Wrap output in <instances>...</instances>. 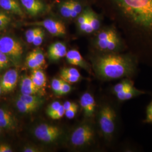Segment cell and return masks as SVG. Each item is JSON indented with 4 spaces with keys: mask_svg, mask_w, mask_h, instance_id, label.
I'll return each instance as SVG.
<instances>
[{
    "mask_svg": "<svg viewBox=\"0 0 152 152\" xmlns=\"http://www.w3.org/2000/svg\"><path fill=\"white\" fill-rule=\"evenodd\" d=\"M44 37H45V32L42 28L36 36L35 38L33 41L32 44L36 46H40L44 41Z\"/></svg>",
    "mask_w": 152,
    "mask_h": 152,
    "instance_id": "obj_34",
    "label": "cell"
},
{
    "mask_svg": "<svg viewBox=\"0 0 152 152\" xmlns=\"http://www.w3.org/2000/svg\"><path fill=\"white\" fill-rule=\"evenodd\" d=\"M11 60L7 55L0 51V69H3L8 67L10 64Z\"/></svg>",
    "mask_w": 152,
    "mask_h": 152,
    "instance_id": "obj_33",
    "label": "cell"
},
{
    "mask_svg": "<svg viewBox=\"0 0 152 152\" xmlns=\"http://www.w3.org/2000/svg\"><path fill=\"white\" fill-rule=\"evenodd\" d=\"M78 110V105L77 104L75 106L72 107L71 108L69 109L66 110H65V116L68 119H73L75 117L76 114L77 113Z\"/></svg>",
    "mask_w": 152,
    "mask_h": 152,
    "instance_id": "obj_36",
    "label": "cell"
},
{
    "mask_svg": "<svg viewBox=\"0 0 152 152\" xmlns=\"http://www.w3.org/2000/svg\"><path fill=\"white\" fill-rule=\"evenodd\" d=\"M1 92H2V91H1V86H0V95H1Z\"/></svg>",
    "mask_w": 152,
    "mask_h": 152,
    "instance_id": "obj_42",
    "label": "cell"
},
{
    "mask_svg": "<svg viewBox=\"0 0 152 152\" xmlns=\"http://www.w3.org/2000/svg\"><path fill=\"white\" fill-rule=\"evenodd\" d=\"M119 150L122 152H137L140 151V148L133 142L124 141L120 143Z\"/></svg>",
    "mask_w": 152,
    "mask_h": 152,
    "instance_id": "obj_21",
    "label": "cell"
},
{
    "mask_svg": "<svg viewBox=\"0 0 152 152\" xmlns=\"http://www.w3.org/2000/svg\"><path fill=\"white\" fill-rule=\"evenodd\" d=\"M26 103L35 105L40 107L44 103V99L42 98L36 96V95H26L22 94L19 95L18 98Z\"/></svg>",
    "mask_w": 152,
    "mask_h": 152,
    "instance_id": "obj_20",
    "label": "cell"
},
{
    "mask_svg": "<svg viewBox=\"0 0 152 152\" xmlns=\"http://www.w3.org/2000/svg\"><path fill=\"white\" fill-rule=\"evenodd\" d=\"M142 122L145 124H152V99L146 107L145 117Z\"/></svg>",
    "mask_w": 152,
    "mask_h": 152,
    "instance_id": "obj_30",
    "label": "cell"
},
{
    "mask_svg": "<svg viewBox=\"0 0 152 152\" xmlns=\"http://www.w3.org/2000/svg\"><path fill=\"white\" fill-rule=\"evenodd\" d=\"M67 50L66 45L61 42L51 44L48 49V55L51 60L56 61L65 56Z\"/></svg>",
    "mask_w": 152,
    "mask_h": 152,
    "instance_id": "obj_15",
    "label": "cell"
},
{
    "mask_svg": "<svg viewBox=\"0 0 152 152\" xmlns=\"http://www.w3.org/2000/svg\"><path fill=\"white\" fill-rule=\"evenodd\" d=\"M71 90H72V87L69 85V83L63 81L59 96H62L69 93L71 91Z\"/></svg>",
    "mask_w": 152,
    "mask_h": 152,
    "instance_id": "obj_38",
    "label": "cell"
},
{
    "mask_svg": "<svg viewBox=\"0 0 152 152\" xmlns=\"http://www.w3.org/2000/svg\"><path fill=\"white\" fill-rule=\"evenodd\" d=\"M65 110L62 105L60 107V108L58 109L56 111L50 114L49 117L53 120H59L62 118L64 116V115H65Z\"/></svg>",
    "mask_w": 152,
    "mask_h": 152,
    "instance_id": "obj_35",
    "label": "cell"
},
{
    "mask_svg": "<svg viewBox=\"0 0 152 152\" xmlns=\"http://www.w3.org/2000/svg\"><path fill=\"white\" fill-rule=\"evenodd\" d=\"M23 7L28 13L33 16L42 13L46 9V6L41 0H20Z\"/></svg>",
    "mask_w": 152,
    "mask_h": 152,
    "instance_id": "obj_13",
    "label": "cell"
},
{
    "mask_svg": "<svg viewBox=\"0 0 152 152\" xmlns=\"http://www.w3.org/2000/svg\"></svg>",
    "mask_w": 152,
    "mask_h": 152,
    "instance_id": "obj_44",
    "label": "cell"
},
{
    "mask_svg": "<svg viewBox=\"0 0 152 152\" xmlns=\"http://www.w3.org/2000/svg\"><path fill=\"white\" fill-rule=\"evenodd\" d=\"M10 16L5 12L0 10V31L7 27L11 22Z\"/></svg>",
    "mask_w": 152,
    "mask_h": 152,
    "instance_id": "obj_25",
    "label": "cell"
},
{
    "mask_svg": "<svg viewBox=\"0 0 152 152\" xmlns=\"http://www.w3.org/2000/svg\"><path fill=\"white\" fill-rule=\"evenodd\" d=\"M42 29V28L40 27H36L33 28L32 29H28L26 32V37L29 44H32L33 41L35 38L36 36L40 30Z\"/></svg>",
    "mask_w": 152,
    "mask_h": 152,
    "instance_id": "obj_26",
    "label": "cell"
},
{
    "mask_svg": "<svg viewBox=\"0 0 152 152\" xmlns=\"http://www.w3.org/2000/svg\"><path fill=\"white\" fill-rule=\"evenodd\" d=\"M26 25L44 28L50 34L54 36H63L66 34L64 24L62 22L54 19H48L41 21L27 23Z\"/></svg>",
    "mask_w": 152,
    "mask_h": 152,
    "instance_id": "obj_9",
    "label": "cell"
},
{
    "mask_svg": "<svg viewBox=\"0 0 152 152\" xmlns=\"http://www.w3.org/2000/svg\"><path fill=\"white\" fill-rule=\"evenodd\" d=\"M23 152H40L39 149L33 146H26L23 149Z\"/></svg>",
    "mask_w": 152,
    "mask_h": 152,
    "instance_id": "obj_39",
    "label": "cell"
},
{
    "mask_svg": "<svg viewBox=\"0 0 152 152\" xmlns=\"http://www.w3.org/2000/svg\"><path fill=\"white\" fill-rule=\"evenodd\" d=\"M76 104H77L76 103L71 102H69V101H66V102H64V103L62 104V105H63V108L64 109L65 111V110H68L69 109L71 108L72 107H73V106H75Z\"/></svg>",
    "mask_w": 152,
    "mask_h": 152,
    "instance_id": "obj_41",
    "label": "cell"
},
{
    "mask_svg": "<svg viewBox=\"0 0 152 152\" xmlns=\"http://www.w3.org/2000/svg\"><path fill=\"white\" fill-rule=\"evenodd\" d=\"M70 3L71 7V18H77L85 8L83 7L82 3L79 1L71 0Z\"/></svg>",
    "mask_w": 152,
    "mask_h": 152,
    "instance_id": "obj_22",
    "label": "cell"
},
{
    "mask_svg": "<svg viewBox=\"0 0 152 152\" xmlns=\"http://www.w3.org/2000/svg\"><path fill=\"white\" fill-rule=\"evenodd\" d=\"M60 73H64L65 74H68V75H72V76H76V77H78L79 78H81L82 79H83V77L81 76L80 72L75 68H73V67L64 68L61 70Z\"/></svg>",
    "mask_w": 152,
    "mask_h": 152,
    "instance_id": "obj_32",
    "label": "cell"
},
{
    "mask_svg": "<svg viewBox=\"0 0 152 152\" xmlns=\"http://www.w3.org/2000/svg\"><path fill=\"white\" fill-rule=\"evenodd\" d=\"M1 128L0 127V134H1Z\"/></svg>",
    "mask_w": 152,
    "mask_h": 152,
    "instance_id": "obj_43",
    "label": "cell"
},
{
    "mask_svg": "<svg viewBox=\"0 0 152 152\" xmlns=\"http://www.w3.org/2000/svg\"><path fill=\"white\" fill-rule=\"evenodd\" d=\"M86 10L88 14V20L95 33L98 32L102 28V19L100 16L90 7H87Z\"/></svg>",
    "mask_w": 152,
    "mask_h": 152,
    "instance_id": "obj_18",
    "label": "cell"
},
{
    "mask_svg": "<svg viewBox=\"0 0 152 152\" xmlns=\"http://www.w3.org/2000/svg\"><path fill=\"white\" fill-rule=\"evenodd\" d=\"M67 61L72 65L82 68L89 73H91V68L82 56L80 52L76 49H72L67 51L65 55Z\"/></svg>",
    "mask_w": 152,
    "mask_h": 152,
    "instance_id": "obj_12",
    "label": "cell"
},
{
    "mask_svg": "<svg viewBox=\"0 0 152 152\" xmlns=\"http://www.w3.org/2000/svg\"><path fill=\"white\" fill-rule=\"evenodd\" d=\"M114 24L127 51L152 68V0H108Z\"/></svg>",
    "mask_w": 152,
    "mask_h": 152,
    "instance_id": "obj_1",
    "label": "cell"
},
{
    "mask_svg": "<svg viewBox=\"0 0 152 152\" xmlns=\"http://www.w3.org/2000/svg\"><path fill=\"white\" fill-rule=\"evenodd\" d=\"M20 88L21 94L26 95H36L41 91V90L36 86H20Z\"/></svg>",
    "mask_w": 152,
    "mask_h": 152,
    "instance_id": "obj_27",
    "label": "cell"
},
{
    "mask_svg": "<svg viewBox=\"0 0 152 152\" xmlns=\"http://www.w3.org/2000/svg\"><path fill=\"white\" fill-rule=\"evenodd\" d=\"M95 75L104 81L124 78L134 79L139 73L137 59L129 51L120 53H100L91 58Z\"/></svg>",
    "mask_w": 152,
    "mask_h": 152,
    "instance_id": "obj_2",
    "label": "cell"
},
{
    "mask_svg": "<svg viewBox=\"0 0 152 152\" xmlns=\"http://www.w3.org/2000/svg\"><path fill=\"white\" fill-rule=\"evenodd\" d=\"M96 130L91 123L86 122L77 127L71 135V143L76 148H86L93 145L95 141Z\"/></svg>",
    "mask_w": 152,
    "mask_h": 152,
    "instance_id": "obj_6",
    "label": "cell"
},
{
    "mask_svg": "<svg viewBox=\"0 0 152 152\" xmlns=\"http://www.w3.org/2000/svg\"><path fill=\"white\" fill-rule=\"evenodd\" d=\"M63 80L61 78H54L51 81V88L56 95H59Z\"/></svg>",
    "mask_w": 152,
    "mask_h": 152,
    "instance_id": "obj_29",
    "label": "cell"
},
{
    "mask_svg": "<svg viewBox=\"0 0 152 152\" xmlns=\"http://www.w3.org/2000/svg\"><path fill=\"white\" fill-rule=\"evenodd\" d=\"M31 78L33 83L39 90H42L46 84V76L43 71L39 68L32 69Z\"/></svg>",
    "mask_w": 152,
    "mask_h": 152,
    "instance_id": "obj_17",
    "label": "cell"
},
{
    "mask_svg": "<svg viewBox=\"0 0 152 152\" xmlns=\"http://www.w3.org/2000/svg\"><path fill=\"white\" fill-rule=\"evenodd\" d=\"M18 72L16 69H11L6 71L0 80L1 91L4 93L12 91L18 81Z\"/></svg>",
    "mask_w": 152,
    "mask_h": 152,
    "instance_id": "obj_11",
    "label": "cell"
},
{
    "mask_svg": "<svg viewBox=\"0 0 152 152\" xmlns=\"http://www.w3.org/2000/svg\"><path fill=\"white\" fill-rule=\"evenodd\" d=\"M61 16L65 18H71V7L70 1L62 2L59 6Z\"/></svg>",
    "mask_w": 152,
    "mask_h": 152,
    "instance_id": "obj_23",
    "label": "cell"
},
{
    "mask_svg": "<svg viewBox=\"0 0 152 152\" xmlns=\"http://www.w3.org/2000/svg\"><path fill=\"white\" fill-rule=\"evenodd\" d=\"M0 51L8 56L14 64L18 65L21 62L23 48L21 43L11 36L0 37Z\"/></svg>",
    "mask_w": 152,
    "mask_h": 152,
    "instance_id": "obj_7",
    "label": "cell"
},
{
    "mask_svg": "<svg viewBox=\"0 0 152 152\" xmlns=\"http://www.w3.org/2000/svg\"><path fill=\"white\" fill-rule=\"evenodd\" d=\"M16 107L18 110L22 113H30L37 110L39 107L35 105L26 103L20 99H16Z\"/></svg>",
    "mask_w": 152,
    "mask_h": 152,
    "instance_id": "obj_19",
    "label": "cell"
},
{
    "mask_svg": "<svg viewBox=\"0 0 152 152\" xmlns=\"http://www.w3.org/2000/svg\"><path fill=\"white\" fill-rule=\"evenodd\" d=\"M80 105L85 118L87 120H92L95 116L98 106L95 98L92 93L88 91L83 93L80 98Z\"/></svg>",
    "mask_w": 152,
    "mask_h": 152,
    "instance_id": "obj_10",
    "label": "cell"
},
{
    "mask_svg": "<svg viewBox=\"0 0 152 152\" xmlns=\"http://www.w3.org/2000/svg\"><path fill=\"white\" fill-rule=\"evenodd\" d=\"M95 33L92 45L98 53H120L127 51L125 39L114 24L101 28Z\"/></svg>",
    "mask_w": 152,
    "mask_h": 152,
    "instance_id": "obj_4",
    "label": "cell"
},
{
    "mask_svg": "<svg viewBox=\"0 0 152 152\" xmlns=\"http://www.w3.org/2000/svg\"><path fill=\"white\" fill-rule=\"evenodd\" d=\"M60 77L61 78L69 83H74L80 81L82 80L81 78H79L76 76H72L68 74H65L64 73H60Z\"/></svg>",
    "mask_w": 152,
    "mask_h": 152,
    "instance_id": "obj_31",
    "label": "cell"
},
{
    "mask_svg": "<svg viewBox=\"0 0 152 152\" xmlns=\"http://www.w3.org/2000/svg\"><path fill=\"white\" fill-rule=\"evenodd\" d=\"M61 134L62 131L58 127L46 124L38 125L34 131L35 137L39 140L46 143L56 141Z\"/></svg>",
    "mask_w": 152,
    "mask_h": 152,
    "instance_id": "obj_8",
    "label": "cell"
},
{
    "mask_svg": "<svg viewBox=\"0 0 152 152\" xmlns=\"http://www.w3.org/2000/svg\"><path fill=\"white\" fill-rule=\"evenodd\" d=\"M26 64L28 68L32 69L40 68V67L41 66L37 61V60L35 59L29 53L28 54L26 58Z\"/></svg>",
    "mask_w": 152,
    "mask_h": 152,
    "instance_id": "obj_28",
    "label": "cell"
},
{
    "mask_svg": "<svg viewBox=\"0 0 152 152\" xmlns=\"http://www.w3.org/2000/svg\"><path fill=\"white\" fill-rule=\"evenodd\" d=\"M61 105L62 104H61V103L58 102H55L53 103L50 104V105L47 109V114L49 116L50 114L56 111L58 109L60 108Z\"/></svg>",
    "mask_w": 152,
    "mask_h": 152,
    "instance_id": "obj_37",
    "label": "cell"
},
{
    "mask_svg": "<svg viewBox=\"0 0 152 152\" xmlns=\"http://www.w3.org/2000/svg\"><path fill=\"white\" fill-rule=\"evenodd\" d=\"M12 149L9 145L0 144V152H12Z\"/></svg>",
    "mask_w": 152,
    "mask_h": 152,
    "instance_id": "obj_40",
    "label": "cell"
},
{
    "mask_svg": "<svg viewBox=\"0 0 152 152\" xmlns=\"http://www.w3.org/2000/svg\"><path fill=\"white\" fill-rule=\"evenodd\" d=\"M29 54L32 56L33 57L37 60L38 63L41 66H43L46 63V60L44 53L40 49H37L33 50Z\"/></svg>",
    "mask_w": 152,
    "mask_h": 152,
    "instance_id": "obj_24",
    "label": "cell"
},
{
    "mask_svg": "<svg viewBox=\"0 0 152 152\" xmlns=\"http://www.w3.org/2000/svg\"><path fill=\"white\" fill-rule=\"evenodd\" d=\"M0 7L4 10L19 16H24V13L17 0H0Z\"/></svg>",
    "mask_w": 152,
    "mask_h": 152,
    "instance_id": "obj_16",
    "label": "cell"
},
{
    "mask_svg": "<svg viewBox=\"0 0 152 152\" xmlns=\"http://www.w3.org/2000/svg\"><path fill=\"white\" fill-rule=\"evenodd\" d=\"M17 122L14 115L8 109L0 108V127L8 130L15 129Z\"/></svg>",
    "mask_w": 152,
    "mask_h": 152,
    "instance_id": "obj_14",
    "label": "cell"
},
{
    "mask_svg": "<svg viewBox=\"0 0 152 152\" xmlns=\"http://www.w3.org/2000/svg\"><path fill=\"white\" fill-rule=\"evenodd\" d=\"M121 105L112 96V99L104 100L97 106L95 115L98 129L108 146L114 145L121 136L122 128Z\"/></svg>",
    "mask_w": 152,
    "mask_h": 152,
    "instance_id": "obj_3",
    "label": "cell"
},
{
    "mask_svg": "<svg viewBox=\"0 0 152 152\" xmlns=\"http://www.w3.org/2000/svg\"><path fill=\"white\" fill-rule=\"evenodd\" d=\"M110 93L117 102L122 104L141 95L149 94L150 92L137 88L134 79L124 78L110 87Z\"/></svg>",
    "mask_w": 152,
    "mask_h": 152,
    "instance_id": "obj_5",
    "label": "cell"
}]
</instances>
